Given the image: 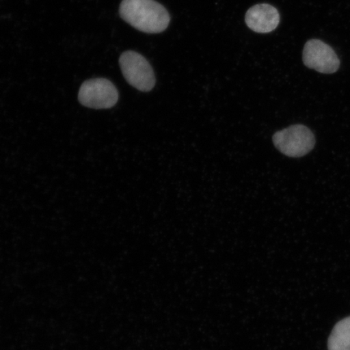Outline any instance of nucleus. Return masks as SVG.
<instances>
[{
  "label": "nucleus",
  "mask_w": 350,
  "mask_h": 350,
  "mask_svg": "<svg viewBox=\"0 0 350 350\" xmlns=\"http://www.w3.org/2000/svg\"><path fill=\"white\" fill-rule=\"evenodd\" d=\"M273 142L275 147L284 155L301 157L313 150L316 138L308 126L295 124L275 133Z\"/></svg>",
  "instance_id": "nucleus-2"
},
{
  "label": "nucleus",
  "mask_w": 350,
  "mask_h": 350,
  "mask_svg": "<svg viewBox=\"0 0 350 350\" xmlns=\"http://www.w3.org/2000/svg\"><path fill=\"white\" fill-rule=\"evenodd\" d=\"M303 60L306 67L321 73H335L340 68V59L334 50L318 39L306 43Z\"/></svg>",
  "instance_id": "nucleus-5"
},
{
  "label": "nucleus",
  "mask_w": 350,
  "mask_h": 350,
  "mask_svg": "<svg viewBox=\"0 0 350 350\" xmlns=\"http://www.w3.org/2000/svg\"><path fill=\"white\" fill-rule=\"evenodd\" d=\"M246 24L254 32L268 33L277 29L280 23V14L277 8L269 4H257L249 10L246 14Z\"/></svg>",
  "instance_id": "nucleus-6"
},
{
  "label": "nucleus",
  "mask_w": 350,
  "mask_h": 350,
  "mask_svg": "<svg viewBox=\"0 0 350 350\" xmlns=\"http://www.w3.org/2000/svg\"><path fill=\"white\" fill-rule=\"evenodd\" d=\"M120 65L126 81L135 89L148 92L155 85L154 72L150 63L142 55L134 51L122 54Z\"/></svg>",
  "instance_id": "nucleus-3"
},
{
  "label": "nucleus",
  "mask_w": 350,
  "mask_h": 350,
  "mask_svg": "<svg viewBox=\"0 0 350 350\" xmlns=\"http://www.w3.org/2000/svg\"><path fill=\"white\" fill-rule=\"evenodd\" d=\"M120 14L126 23L148 33L163 32L170 21L167 10L154 0H122Z\"/></svg>",
  "instance_id": "nucleus-1"
},
{
  "label": "nucleus",
  "mask_w": 350,
  "mask_h": 350,
  "mask_svg": "<svg viewBox=\"0 0 350 350\" xmlns=\"http://www.w3.org/2000/svg\"><path fill=\"white\" fill-rule=\"evenodd\" d=\"M78 98L86 107L108 109L117 103L119 94L116 86L107 79H92L83 83Z\"/></svg>",
  "instance_id": "nucleus-4"
},
{
  "label": "nucleus",
  "mask_w": 350,
  "mask_h": 350,
  "mask_svg": "<svg viewBox=\"0 0 350 350\" xmlns=\"http://www.w3.org/2000/svg\"><path fill=\"white\" fill-rule=\"evenodd\" d=\"M327 347L328 350H350V317L336 323Z\"/></svg>",
  "instance_id": "nucleus-7"
}]
</instances>
